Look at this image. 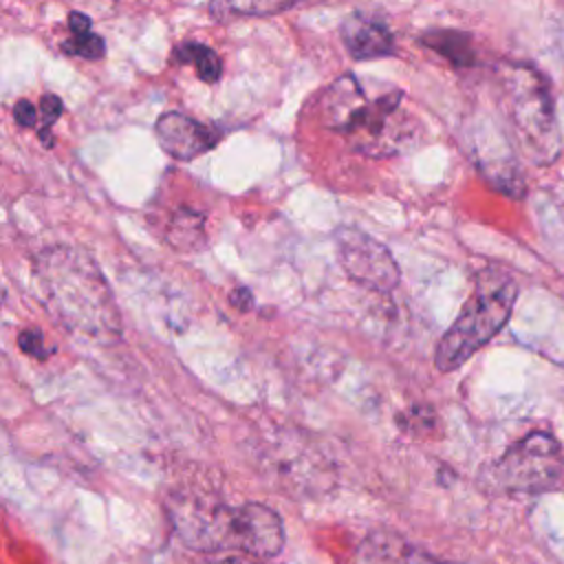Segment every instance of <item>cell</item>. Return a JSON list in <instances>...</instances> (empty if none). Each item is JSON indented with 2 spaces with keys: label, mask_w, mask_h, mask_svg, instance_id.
<instances>
[{
  "label": "cell",
  "mask_w": 564,
  "mask_h": 564,
  "mask_svg": "<svg viewBox=\"0 0 564 564\" xmlns=\"http://www.w3.org/2000/svg\"><path fill=\"white\" fill-rule=\"evenodd\" d=\"M33 280L46 311L75 335L95 344L121 339V313L95 258L68 245L42 249L33 260Z\"/></svg>",
  "instance_id": "1"
},
{
  "label": "cell",
  "mask_w": 564,
  "mask_h": 564,
  "mask_svg": "<svg viewBox=\"0 0 564 564\" xmlns=\"http://www.w3.org/2000/svg\"><path fill=\"white\" fill-rule=\"evenodd\" d=\"M165 511L178 540L198 553L238 551L275 557L284 549L280 516L260 502L231 505L212 496L174 494Z\"/></svg>",
  "instance_id": "2"
},
{
  "label": "cell",
  "mask_w": 564,
  "mask_h": 564,
  "mask_svg": "<svg viewBox=\"0 0 564 564\" xmlns=\"http://www.w3.org/2000/svg\"><path fill=\"white\" fill-rule=\"evenodd\" d=\"M401 97L392 88L368 97L355 75H341L322 93L317 115L326 128L341 132L359 154L394 156L419 143V121L401 106Z\"/></svg>",
  "instance_id": "3"
},
{
  "label": "cell",
  "mask_w": 564,
  "mask_h": 564,
  "mask_svg": "<svg viewBox=\"0 0 564 564\" xmlns=\"http://www.w3.org/2000/svg\"><path fill=\"white\" fill-rule=\"evenodd\" d=\"M518 297L513 278L498 269L478 273L463 311L436 344L434 364L441 372L456 370L507 324Z\"/></svg>",
  "instance_id": "4"
},
{
  "label": "cell",
  "mask_w": 564,
  "mask_h": 564,
  "mask_svg": "<svg viewBox=\"0 0 564 564\" xmlns=\"http://www.w3.org/2000/svg\"><path fill=\"white\" fill-rule=\"evenodd\" d=\"M505 99L511 121L535 161L557 156L560 132L553 110V97L542 75L529 66L511 64L502 70Z\"/></svg>",
  "instance_id": "5"
},
{
  "label": "cell",
  "mask_w": 564,
  "mask_h": 564,
  "mask_svg": "<svg viewBox=\"0 0 564 564\" xmlns=\"http://www.w3.org/2000/svg\"><path fill=\"white\" fill-rule=\"evenodd\" d=\"M562 469L564 458L557 438L546 432H531L494 465V482L505 491L535 494L555 487Z\"/></svg>",
  "instance_id": "6"
},
{
  "label": "cell",
  "mask_w": 564,
  "mask_h": 564,
  "mask_svg": "<svg viewBox=\"0 0 564 564\" xmlns=\"http://www.w3.org/2000/svg\"><path fill=\"white\" fill-rule=\"evenodd\" d=\"M262 465L273 480L297 494H322L333 485V469L315 445L306 443L304 436L293 432H282L273 441L264 443Z\"/></svg>",
  "instance_id": "7"
},
{
  "label": "cell",
  "mask_w": 564,
  "mask_h": 564,
  "mask_svg": "<svg viewBox=\"0 0 564 564\" xmlns=\"http://www.w3.org/2000/svg\"><path fill=\"white\" fill-rule=\"evenodd\" d=\"M335 247L341 269L359 286L388 293L399 284L401 271L397 260L388 247L372 236L352 227H341L335 234Z\"/></svg>",
  "instance_id": "8"
},
{
  "label": "cell",
  "mask_w": 564,
  "mask_h": 564,
  "mask_svg": "<svg viewBox=\"0 0 564 564\" xmlns=\"http://www.w3.org/2000/svg\"><path fill=\"white\" fill-rule=\"evenodd\" d=\"M159 145L178 161H189L216 145V130L181 112H165L154 126Z\"/></svg>",
  "instance_id": "9"
},
{
  "label": "cell",
  "mask_w": 564,
  "mask_h": 564,
  "mask_svg": "<svg viewBox=\"0 0 564 564\" xmlns=\"http://www.w3.org/2000/svg\"><path fill=\"white\" fill-rule=\"evenodd\" d=\"M352 564H452L436 560L423 549L408 542L394 531H372L368 533L352 557Z\"/></svg>",
  "instance_id": "10"
},
{
  "label": "cell",
  "mask_w": 564,
  "mask_h": 564,
  "mask_svg": "<svg viewBox=\"0 0 564 564\" xmlns=\"http://www.w3.org/2000/svg\"><path fill=\"white\" fill-rule=\"evenodd\" d=\"M341 40L355 59H375L394 51V37L390 29L383 22L364 18L359 13L344 20Z\"/></svg>",
  "instance_id": "11"
},
{
  "label": "cell",
  "mask_w": 564,
  "mask_h": 564,
  "mask_svg": "<svg viewBox=\"0 0 564 564\" xmlns=\"http://www.w3.org/2000/svg\"><path fill=\"white\" fill-rule=\"evenodd\" d=\"M167 240L174 249H198L205 242V216L194 209H178L170 220Z\"/></svg>",
  "instance_id": "12"
},
{
  "label": "cell",
  "mask_w": 564,
  "mask_h": 564,
  "mask_svg": "<svg viewBox=\"0 0 564 564\" xmlns=\"http://www.w3.org/2000/svg\"><path fill=\"white\" fill-rule=\"evenodd\" d=\"M174 59L181 64H192L198 73V77L207 84L216 82L220 77L223 64L214 48L200 44V42H185L174 48Z\"/></svg>",
  "instance_id": "13"
},
{
  "label": "cell",
  "mask_w": 564,
  "mask_h": 564,
  "mask_svg": "<svg viewBox=\"0 0 564 564\" xmlns=\"http://www.w3.org/2000/svg\"><path fill=\"white\" fill-rule=\"evenodd\" d=\"M427 46L438 51L441 55L449 57L456 66H469L474 64V48L469 44V37L465 33L454 31H438L423 37Z\"/></svg>",
  "instance_id": "14"
},
{
  "label": "cell",
  "mask_w": 564,
  "mask_h": 564,
  "mask_svg": "<svg viewBox=\"0 0 564 564\" xmlns=\"http://www.w3.org/2000/svg\"><path fill=\"white\" fill-rule=\"evenodd\" d=\"M62 48L68 53V55H79V57H88V59H99L106 51V44L99 35L95 33H79V35H73L68 42L62 44Z\"/></svg>",
  "instance_id": "15"
},
{
  "label": "cell",
  "mask_w": 564,
  "mask_h": 564,
  "mask_svg": "<svg viewBox=\"0 0 564 564\" xmlns=\"http://www.w3.org/2000/svg\"><path fill=\"white\" fill-rule=\"evenodd\" d=\"M297 0H225V4L236 11V13H247V15H269L278 13L282 9H289Z\"/></svg>",
  "instance_id": "16"
},
{
  "label": "cell",
  "mask_w": 564,
  "mask_h": 564,
  "mask_svg": "<svg viewBox=\"0 0 564 564\" xmlns=\"http://www.w3.org/2000/svg\"><path fill=\"white\" fill-rule=\"evenodd\" d=\"M18 346H20L26 355L37 357V359H46V357L51 355V348H46V341H44V337H42L40 330H31V328L22 330V333L18 335Z\"/></svg>",
  "instance_id": "17"
},
{
  "label": "cell",
  "mask_w": 564,
  "mask_h": 564,
  "mask_svg": "<svg viewBox=\"0 0 564 564\" xmlns=\"http://www.w3.org/2000/svg\"><path fill=\"white\" fill-rule=\"evenodd\" d=\"M40 112H42V121H44L42 130H48L62 115V99L57 95H44L40 101Z\"/></svg>",
  "instance_id": "18"
},
{
  "label": "cell",
  "mask_w": 564,
  "mask_h": 564,
  "mask_svg": "<svg viewBox=\"0 0 564 564\" xmlns=\"http://www.w3.org/2000/svg\"><path fill=\"white\" fill-rule=\"evenodd\" d=\"M13 119H15V123H20L22 128H33V126L37 123V110H35L33 104H29L26 99H22V101H18V104L13 106Z\"/></svg>",
  "instance_id": "19"
},
{
  "label": "cell",
  "mask_w": 564,
  "mask_h": 564,
  "mask_svg": "<svg viewBox=\"0 0 564 564\" xmlns=\"http://www.w3.org/2000/svg\"><path fill=\"white\" fill-rule=\"evenodd\" d=\"M194 564H262V562L256 560L253 555L251 557H245V555H223V557H214V560H200V562H194Z\"/></svg>",
  "instance_id": "20"
},
{
  "label": "cell",
  "mask_w": 564,
  "mask_h": 564,
  "mask_svg": "<svg viewBox=\"0 0 564 564\" xmlns=\"http://www.w3.org/2000/svg\"><path fill=\"white\" fill-rule=\"evenodd\" d=\"M68 26H70V31H73L75 35L88 33V31H90V18L84 15V13H79V11H73V13L68 15Z\"/></svg>",
  "instance_id": "21"
}]
</instances>
